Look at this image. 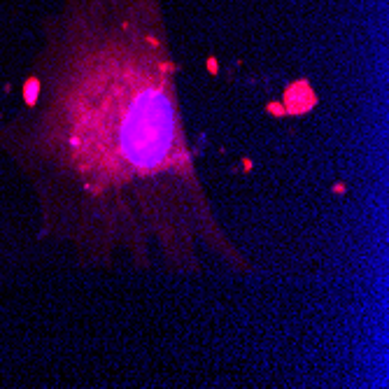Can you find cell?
Returning <instances> with one entry per match:
<instances>
[{
	"label": "cell",
	"mask_w": 389,
	"mask_h": 389,
	"mask_svg": "<svg viewBox=\"0 0 389 389\" xmlns=\"http://www.w3.org/2000/svg\"><path fill=\"white\" fill-rule=\"evenodd\" d=\"M282 105L287 115H305L317 105V94L312 91L310 82L301 79V82H294V84L287 86Z\"/></svg>",
	"instance_id": "obj_1"
},
{
	"label": "cell",
	"mask_w": 389,
	"mask_h": 389,
	"mask_svg": "<svg viewBox=\"0 0 389 389\" xmlns=\"http://www.w3.org/2000/svg\"><path fill=\"white\" fill-rule=\"evenodd\" d=\"M40 94H42V77L40 75H31L26 82H23V89H21V96H23V103L26 107H35L40 103Z\"/></svg>",
	"instance_id": "obj_2"
},
{
	"label": "cell",
	"mask_w": 389,
	"mask_h": 389,
	"mask_svg": "<svg viewBox=\"0 0 389 389\" xmlns=\"http://www.w3.org/2000/svg\"><path fill=\"white\" fill-rule=\"evenodd\" d=\"M266 112L268 115H273V117H284L287 112H284V105L282 103H277V100H271L268 105H266Z\"/></svg>",
	"instance_id": "obj_3"
},
{
	"label": "cell",
	"mask_w": 389,
	"mask_h": 389,
	"mask_svg": "<svg viewBox=\"0 0 389 389\" xmlns=\"http://www.w3.org/2000/svg\"><path fill=\"white\" fill-rule=\"evenodd\" d=\"M205 65H208V73H210V75L219 73V63H217V58H214V56H210V58L205 61Z\"/></svg>",
	"instance_id": "obj_4"
},
{
	"label": "cell",
	"mask_w": 389,
	"mask_h": 389,
	"mask_svg": "<svg viewBox=\"0 0 389 389\" xmlns=\"http://www.w3.org/2000/svg\"><path fill=\"white\" fill-rule=\"evenodd\" d=\"M331 191H333V194H345V184H343V182H336V184L331 187Z\"/></svg>",
	"instance_id": "obj_5"
},
{
	"label": "cell",
	"mask_w": 389,
	"mask_h": 389,
	"mask_svg": "<svg viewBox=\"0 0 389 389\" xmlns=\"http://www.w3.org/2000/svg\"><path fill=\"white\" fill-rule=\"evenodd\" d=\"M242 168H245V170H252V158H242Z\"/></svg>",
	"instance_id": "obj_6"
}]
</instances>
